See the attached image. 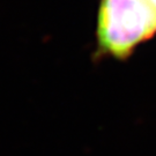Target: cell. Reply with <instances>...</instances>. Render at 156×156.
I'll use <instances>...</instances> for the list:
<instances>
[{
  "label": "cell",
  "instance_id": "6da1fadb",
  "mask_svg": "<svg viewBox=\"0 0 156 156\" xmlns=\"http://www.w3.org/2000/svg\"><path fill=\"white\" fill-rule=\"evenodd\" d=\"M156 35V0H101L97 42L108 56L125 59Z\"/></svg>",
  "mask_w": 156,
  "mask_h": 156
}]
</instances>
